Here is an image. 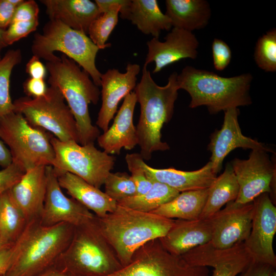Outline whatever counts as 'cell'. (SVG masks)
Listing matches in <instances>:
<instances>
[{"mask_svg": "<svg viewBox=\"0 0 276 276\" xmlns=\"http://www.w3.org/2000/svg\"><path fill=\"white\" fill-rule=\"evenodd\" d=\"M172 73L167 84L160 86L153 80L146 66H143L140 81L134 88L137 102L140 105V116L136 127L140 154L144 160L151 158L154 152L169 149V145L161 140V130L172 119L179 90L177 76Z\"/></svg>", "mask_w": 276, "mask_h": 276, "instance_id": "cell-1", "label": "cell"}, {"mask_svg": "<svg viewBox=\"0 0 276 276\" xmlns=\"http://www.w3.org/2000/svg\"><path fill=\"white\" fill-rule=\"evenodd\" d=\"M174 221L118 203L113 211L102 217H95L99 231L112 247L123 267L131 262L134 252L141 246L164 236Z\"/></svg>", "mask_w": 276, "mask_h": 276, "instance_id": "cell-2", "label": "cell"}, {"mask_svg": "<svg viewBox=\"0 0 276 276\" xmlns=\"http://www.w3.org/2000/svg\"><path fill=\"white\" fill-rule=\"evenodd\" d=\"M74 228L66 223L44 226L40 219L29 222L14 243L12 262L4 276H36L54 266Z\"/></svg>", "mask_w": 276, "mask_h": 276, "instance_id": "cell-3", "label": "cell"}, {"mask_svg": "<svg viewBox=\"0 0 276 276\" xmlns=\"http://www.w3.org/2000/svg\"><path fill=\"white\" fill-rule=\"evenodd\" d=\"M252 75L244 73L222 77L213 72L186 66L177 76L179 89L190 96L189 107L206 106L211 114L250 105V88Z\"/></svg>", "mask_w": 276, "mask_h": 276, "instance_id": "cell-4", "label": "cell"}, {"mask_svg": "<svg viewBox=\"0 0 276 276\" xmlns=\"http://www.w3.org/2000/svg\"><path fill=\"white\" fill-rule=\"evenodd\" d=\"M48 83L62 94L76 122L79 143L94 144L100 135L91 123L88 105H96L100 91L90 76L74 60L62 54L58 59L46 62Z\"/></svg>", "mask_w": 276, "mask_h": 276, "instance_id": "cell-5", "label": "cell"}, {"mask_svg": "<svg viewBox=\"0 0 276 276\" xmlns=\"http://www.w3.org/2000/svg\"><path fill=\"white\" fill-rule=\"evenodd\" d=\"M54 266L72 276H108L123 267L99 231L95 218L75 227L68 245Z\"/></svg>", "mask_w": 276, "mask_h": 276, "instance_id": "cell-6", "label": "cell"}, {"mask_svg": "<svg viewBox=\"0 0 276 276\" xmlns=\"http://www.w3.org/2000/svg\"><path fill=\"white\" fill-rule=\"evenodd\" d=\"M33 55L48 61L58 59L54 52H62L88 74L94 83L101 85L102 73L96 65L100 50L86 34L73 29L56 20H50L42 33L34 35L31 47Z\"/></svg>", "mask_w": 276, "mask_h": 276, "instance_id": "cell-7", "label": "cell"}, {"mask_svg": "<svg viewBox=\"0 0 276 276\" xmlns=\"http://www.w3.org/2000/svg\"><path fill=\"white\" fill-rule=\"evenodd\" d=\"M52 134L30 125L12 111L0 120V138L9 147L12 163L25 172L38 166H52L55 158Z\"/></svg>", "mask_w": 276, "mask_h": 276, "instance_id": "cell-8", "label": "cell"}, {"mask_svg": "<svg viewBox=\"0 0 276 276\" xmlns=\"http://www.w3.org/2000/svg\"><path fill=\"white\" fill-rule=\"evenodd\" d=\"M13 105V111L21 114L31 126L50 132L60 141L79 143L76 121L57 87L50 86L38 98L20 97Z\"/></svg>", "mask_w": 276, "mask_h": 276, "instance_id": "cell-9", "label": "cell"}, {"mask_svg": "<svg viewBox=\"0 0 276 276\" xmlns=\"http://www.w3.org/2000/svg\"><path fill=\"white\" fill-rule=\"evenodd\" d=\"M51 142L55 152L52 166L56 176L69 172L99 189L104 185L114 167V156L98 150L94 144L62 142L53 135Z\"/></svg>", "mask_w": 276, "mask_h": 276, "instance_id": "cell-10", "label": "cell"}, {"mask_svg": "<svg viewBox=\"0 0 276 276\" xmlns=\"http://www.w3.org/2000/svg\"><path fill=\"white\" fill-rule=\"evenodd\" d=\"M108 276H210L207 267L189 264L181 256L173 255L162 245L159 239L141 246L131 262Z\"/></svg>", "mask_w": 276, "mask_h": 276, "instance_id": "cell-11", "label": "cell"}, {"mask_svg": "<svg viewBox=\"0 0 276 276\" xmlns=\"http://www.w3.org/2000/svg\"><path fill=\"white\" fill-rule=\"evenodd\" d=\"M239 191L234 202L245 204L263 193H268L272 200L275 184V165L267 151L254 149L246 159L236 158L230 163Z\"/></svg>", "mask_w": 276, "mask_h": 276, "instance_id": "cell-12", "label": "cell"}, {"mask_svg": "<svg viewBox=\"0 0 276 276\" xmlns=\"http://www.w3.org/2000/svg\"><path fill=\"white\" fill-rule=\"evenodd\" d=\"M254 213L251 230L244 244L254 261L275 268L276 256L273 241L276 232V208L268 193L254 200Z\"/></svg>", "mask_w": 276, "mask_h": 276, "instance_id": "cell-13", "label": "cell"}, {"mask_svg": "<svg viewBox=\"0 0 276 276\" xmlns=\"http://www.w3.org/2000/svg\"><path fill=\"white\" fill-rule=\"evenodd\" d=\"M47 188L41 224L52 226L66 223L75 227L93 220L95 215L73 198L63 193L52 166L45 167Z\"/></svg>", "mask_w": 276, "mask_h": 276, "instance_id": "cell-14", "label": "cell"}, {"mask_svg": "<svg viewBox=\"0 0 276 276\" xmlns=\"http://www.w3.org/2000/svg\"><path fill=\"white\" fill-rule=\"evenodd\" d=\"M253 201L238 204L231 201L208 219L212 231V245L226 249L248 238L254 213Z\"/></svg>", "mask_w": 276, "mask_h": 276, "instance_id": "cell-15", "label": "cell"}, {"mask_svg": "<svg viewBox=\"0 0 276 276\" xmlns=\"http://www.w3.org/2000/svg\"><path fill=\"white\" fill-rule=\"evenodd\" d=\"M181 256L192 265L212 267V276H237L254 261L244 242L226 249L215 248L209 242Z\"/></svg>", "mask_w": 276, "mask_h": 276, "instance_id": "cell-16", "label": "cell"}, {"mask_svg": "<svg viewBox=\"0 0 276 276\" xmlns=\"http://www.w3.org/2000/svg\"><path fill=\"white\" fill-rule=\"evenodd\" d=\"M224 112L222 127L212 134L208 145V150L211 152L210 162L216 175L221 170L225 157L236 148L251 150L258 149L273 152L264 144L242 134L238 122L240 111L238 108H229Z\"/></svg>", "mask_w": 276, "mask_h": 276, "instance_id": "cell-17", "label": "cell"}, {"mask_svg": "<svg viewBox=\"0 0 276 276\" xmlns=\"http://www.w3.org/2000/svg\"><path fill=\"white\" fill-rule=\"evenodd\" d=\"M164 41L153 38L147 42L148 53L144 66L154 62L153 73L180 60L195 59L198 56L199 41L193 32L173 28L165 37Z\"/></svg>", "mask_w": 276, "mask_h": 276, "instance_id": "cell-18", "label": "cell"}, {"mask_svg": "<svg viewBox=\"0 0 276 276\" xmlns=\"http://www.w3.org/2000/svg\"><path fill=\"white\" fill-rule=\"evenodd\" d=\"M141 70L136 63H129L125 73L116 68L108 70L101 78L102 104L99 111L96 125L103 132L109 128V123L117 112L120 101L136 86L137 75Z\"/></svg>", "mask_w": 276, "mask_h": 276, "instance_id": "cell-19", "label": "cell"}, {"mask_svg": "<svg viewBox=\"0 0 276 276\" xmlns=\"http://www.w3.org/2000/svg\"><path fill=\"white\" fill-rule=\"evenodd\" d=\"M137 99L134 91L124 98L112 125L97 140L99 146L109 155L120 154L122 148L131 150L138 145L133 118Z\"/></svg>", "mask_w": 276, "mask_h": 276, "instance_id": "cell-20", "label": "cell"}, {"mask_svg": "<svg viewBox=\"0 0 276 276\" xmlns=\"http://www.w3.org/2000/svg\"><path fill=\"white\" fill-rule=\"evenodd\" d=\"M45 167L38 166L27 170L9 190L28 222L40 219L41 215L47 188Z\"/></svg>", "mask_w": 276, "mask_h": 276, "instance_id": "cell-21", "label": "cell"}, {"mask_svg": "<svg viewBox=\"0 0 276 276\" xmlns=\"http://www.w3.org/2000/svg\"><path fill=\"white\" fill-rule=\"evenodd\" d=\"M212 234L208 219H176L167 233L159 240L167 251L174 255L182 256L210 242Z\"/></svg>", "mask_w": 276, "mask_h": 276, "instance_id": "cell-22", "label": "cell"}, {"mask_svg": "<svg viewBox=\"0 0 276 276\" xmlns=\"http://www.w3.org/2000/svg\"><path fill=\"white\" fill-rule=\"evenodd\" d=\"M141 164L148 178L165 184L179 193L209 188L217 177L210 161L201 169L192 171L156 169L148 165L144 160Z\"/></svg>", "mask_w": 276, "mask_h": 276, "instance_id": "cell-23", "label": "cell"}, {"mask_svg": "<svg viewBox=\"0 0 276 276\" xmlns=\"http://www.w3.org/2000/svg\"><path fill=\"white\" fill-rule=\"evenodd\" d=\"M50 20H59L70 28L87 34L93 21L100 14L89 0H40Z\"/></svg>", "mask_w": 276, "mask_h": 276, "instance_id": "cell-24", "label": "cell"}, {"mask_svg": "<svg viewBox=\"0 0 276 276\" xmlns=\"http://www.w3.org/2000/svg\"><path fill=\"white\" fill-rule=\"evenodd\" d=\"M61 188L98 217L113 211L117 202L104 192L89 184L79 176L69 172L57 176Z\"/></svg>", "mask_w": 276, "mask_h": 276, "instance_id": "cell-25", "label": "cell"}, {"mask_svg": "<svg viewBox=\"0 0 276 276\" xmlns=\"http://www.w3.org/2000/svg\"><path fill=\"white\" fill-rule=\"evenodd\" d=\"M166 14L173 28L192 32L205 28L211 17L209 3L205 0H166Z\"/></svg>", "mask_w": 276, "mask_h": 276, "instance_id": "cell-26", "label": "cell"}, {"mask_svg": "<svg viewBox=\"0 0 276 276\" xmlns=\"http://www.w3.org/2000/svg\"><path fill=\"white\" fill-rule=\"evenodd\" d=\"M131 0H96L101 14L89 26L87 34L99 49L110 47L106 43L109 35L117 25L118 16L124 19Z\"/></svg>", "mask_w": 276, "mask_h": 276, "instance_id": "cell-27", "label": "cell"}, {"mask_svg": "<svg viewBox=\"0 0 276 276\" xmlns=\"http://www.w3.org/2000/svg\"><path fill=\"white\" fill-rule=\"evenodd\" d=\"M145 35L158 38L161 31L170 30L171 20L163 13L156 0H131L125 17Z\"/></svg>", "mask_w": 276, "mask_h": 276, "instance_id": "cell-28", "label": "cell"}, {"mask_svg": "<svg viewBox=\"0 0 276 276\" xmlns=\"http://www.w3.org/2000/svg\"><path fill=\"white\" fill-rule=\"evenodd\" d=\"M208 193L209 188L180 192L173 199L151 213L172 219H199L205 204Z\"/></svg>", "mask_w": 276, "mask_h": 276, "instance_id": "cell-29", "label": "cell"}, {"mask_svg": "<svg viewBox=\"0 0 276 276\" xmlns=\"http://www.w3.org/2000/svg\"><path fill=\"white\" fill-rule=\"evenodd\" d=\"M239 191V185L232 166L227 163L223 172L216 177L209 188L208 198L199 218L208 219L225 204L235 201Z\"/></svg>", "mask_w": 276, "mask_h": 276, "instance_id": "cell-30", "label": "cell"}, {"mask_svg": "<svg viewBox=\"0 0 276 276\" xmlns=\"http://www.w3.org/2000/svg\"><path fill=\"white\" fill-rule=\"evenodd\" d=\"M28 221L14 202L9 190L0 194V237L4 243L13 245L25 229Z\"/></svg>", "mask_w": 276, "mask_h": 276, "instance_id": "cell-31", "label": "cell"}, {"mask_svg": "<svg viewBox=\"0 0 276 276\" xmlns=\"http://www.w3.org/2000/svg\"><path fill=\"white\" fill-rule=\"evenodd\" d=\"M152 181L151 188L146 193L124 199L117 203L133 210L152 212L179 194V192L165 184Z\"/></svg>", "mask_w": 276, "mask_h": 276, "instance_id": "cell-32", "label": "cell"}, {"mask_svg": "<svg viewBox=\"0 0 276 276\" xmlns=\"http://www.w3.org/2000/svg\"><path fill=\"white\" fill-rule=\"evenodd\" d=\"M22 60L19 49L8 51L0 60V120L13 111V102L10 94V81L12 71Z\"/></svg>", "mask_w": 276, "mask_h": 276, "instance_id": "cell-33", "label": "cell"}, {"mask_svg": "<svg viewBox=\"0 0 276 276\" xmlns=\"http://www.w3.org/2000/svg\"><path fill=\"white\" fill-rule=\"evenodd\" d=\"M259 68L266 72L276 71V30L267 31L258 39L254 53Z\"/></svg>", "mask_w": 276, "mask_h": 276, "instance_id": "cell-34", "label": "cell"}, {"mask_svg": "<svg viewBox=\"0 0 276 276\" xmlns=\"http://www.w3.org/2000/svg\"><path fill=\"white\" fill-rule=\"evenodd\" d=\"M104 186V192L117 202L136 195L134 182L130 175L125 172H110Z\"/></svg>", "mask_w": 276, "mask_h": 276, "instance_id": "cell-35", "label": "cell"}, {"mask_svg": "<svg viewBox=\"0 0 276 276\" xmlns=\"http://www.w3.org/2000/svg\"><path fill=\"white\" fill-rule=\"evenodd\" d=\"M143 160L140 153H128L125 156L127 167L135 185L136 195L146 193L153 185V181L147 178L142 167L141 163Z\"/></svg>", "mask_w": 276, "mask_h": 276, "instance_id": "cell-36", "label": "cell"}, {"mask_svg": "<svg viewBox=\"0 0 276 276\" xmlns=\"http://www.w3.org/2000/svg\"><path fill=\"white\" fill-rule=\"evenodd\" d=\"M38 25V19L12 22L4 31L3 38L5 43L8 46L27 37L37 29Z\"/></svg>", "mask_w": 276, "mask_h": 276, "instance_id": "cell-37", "label": "cell"}, {"mask_svg": "<svg viewBox=\"0 0 276 276\" xmlns=\"http://www.w3.org/2000/svg\"><path fill=\"white\" fill-rule=\"evenodd\" d=\"M213 65L216 70H225L231 62L232 51L228 45L222 39L215 38L212 44Z\"/></svg>", "mask_w": 276, "mask_h": 276, "instance_id": "cell-38", "label": "cell"}, {"mask_svg": "<svg viewBox=\"0 0 276 276\" xmlns=\"http://www.w3.org/2000/svg\"><path fill=\"white\" fill-rule=\"evenodd\" d=\"M25 173L13 163L0 170V194L9 190Z\"/></svg>", "mask_w": 276, "mask_h": 276, "instance_id": "cell-39", "label": "cell"}, {"mask_svg": "<svg viewBox=\"0 0 276 276\" xmlns=\"http://www.w3.org/2000/svg\"><path fill=\"white\" fill-rule=\"evenodd\" d=\"M39 12L38 5L35 1H24L16 8L12 22L38 19Z\"/></svg>", "mask_w": 276, "mask_h": 276, "instance_id": "cell-40", "label": "cell"}, {"mask_svg": "<svg viewBox=\"0 0 276 276\" xmlns=\"http://www.w3.org/2000/svg\"><path fill=\"white\" fill-rule=\"evenodd\" d=\"M48 87L44 79L27 78L23 83V89L27 97L38 98L43 96Z\"/></svg>", "mask_w": 276, "mask_h": 276, "instance_id": "cell-41", "label": "cell"}, {"mask_svg": "<svg viewBox=\"0 0 276 276\" xmlns=\"http://www.w3.org/2000/svg\"><path fill=\"white\" fill-rule=\"evenodd\" d=\"M275 268L271 265L252 261L237 276H272Z\"/></svg>", "mask_w": 276, "mask_h": 276, "instance_id": "cell-42", "label": "cell"}, {"mask_svg": "<svg viewBox=\"0 0 276 276\" xmlns=\"http://www.w3.org/2000/svg\"><path fill=\"white\" fill-rule=\"evenodd\" d=\"M26 72L30 77L44 79L47 74V68L40 59L33 55L26 65Z\"/></svg>", "mask_w": 276, "mask_h": 276, "instance_id": "cell-43", "label": "cell"}, {"mask_svg": "<svg viewBox=\"0 0 276 276\" xmlns=\"http://www.w3.org/2000/svg\"><path fill=\"white\" fill-rule=\"evenodd\" d=\"M16 7L9 0H0V29L5 30L12 22Z\"/></svg>", "mask_w": 276, "mask_h": 276, "instance_id": "cell-44", "label": "cell"}, {"mask_svg": "<svg viewBox=\"0 0 276 276\" xmlns=\"http://www.w3.org/2000/svg\"><path fill=\"white\" fill-rule=\"evenodd\" d=\"M14 244L0 250V276L4 275L10 268L13 260Z\"/></svg>", "mask_w": 276, "mask_h": 276, "instance_id": "cell-45", "label": "cell"}, {"mask_svg": "<svg viewBox=\"0 0 276 276\" xmlns=\"http://www.w3.org/2000/svg\"><path fill=\"white\" fill-rule=\"evenodd\" d=\"M12 163V159L10 151L0 138V166L5 168Z\"/></svg>", "mask_w": 276, "mask_h": 276, "instance_id": "cell-46", "label": "cell"}, {"mask_svg": "<svg viewBox=\"0 0 276 276\" xmlns=\"http://www.w3.org/2000/svg\"><path fill=\"white\" fill-rule=\"evenodd\" d=\"M36 276H72L66 272L53 266Z\"/></svg>", "mask_w": 276, "mask_h": 276, "instance_id": "cell-47", "label": "cell"}, {"mask_svg": "<svg viewBox=\"0 0 276 276\" xmlns=\"http://www.w3.org/2000/svg\"><path fill=\"white\" fill-rule=\"evenodd\" d=\"M4 31L5 30L0 29V48L1 49L7 47V45L6 44V43L4 42V38H3Z\"/></svg>", "mask_w": 276, "mask_h": 276, "instance_id": "cell-48", "label": "cell"}, {"mask_svg": "<svg viewBox=\"0 0 276 276\" xmlns=\"http://www.w3.org/2000/svg\"><path fill=\"white\" fill-rule=\"evenodd\" d=\"M9 2L15 7H17L21 4L24 0H9Z\"/></svg>", "mask_w": 276, "mask_h": 276, "instance_id": "cell-49", "label": "cell"}, {"mask_svg": "<svg viewBox=\"0 0 276 276\" xmlns=\"http://www.w3.org/2000/svg\"><path fill=\"white\" fill-rule=\"evenodd\" d=\"M10 246V245H6L5 244L4 242L3 241L2 239H1V237H0V250L2 249L3 248L6 247H7V246Z\"/></svg>", "mask_w": 276, "mask_h": 276, "instance_id": "cell-50", "label": "cell"}, {"mask_svg": "<svg viewBox=\"0 0 276 276\" xmlns=\"http://www.w3.org/2000/svg\"><path fill=\"white\" fill-rule=\"evenodd\" d=\"M272 276H276V272H275L272 275Z\"/></svg>", "mask_w": 276, "mask_h": 276, "instance_id": "cell-51", "label": "cell"}, {"mask_svg": "<svg viewBox=\"0 0 276 276\" xmlns=\"http://www.w3.org/2000/svg\"><path fill=\"white\" fill-rule=\"evenodd\" d=\"M2 49H1V48H0V60L1 59V51Z\"/></svg>", "mask_w": 276, "mask_h": 276, "instance_id": "cell-52", "label": "cell"}, {"mask_svg": "<svg viewBox=\"0 0 276 276\" xmlns=\"http://www.w3.org/2000/svg\"><path fill=\"white\" fill-rule=\"evenodd\" d=\"M1 276H4V275H1Z\"/></svg>", "mask_w": 276, "mask_h": 276, "instance_id": "cell-53", "label": "cell"}]
</instances>
